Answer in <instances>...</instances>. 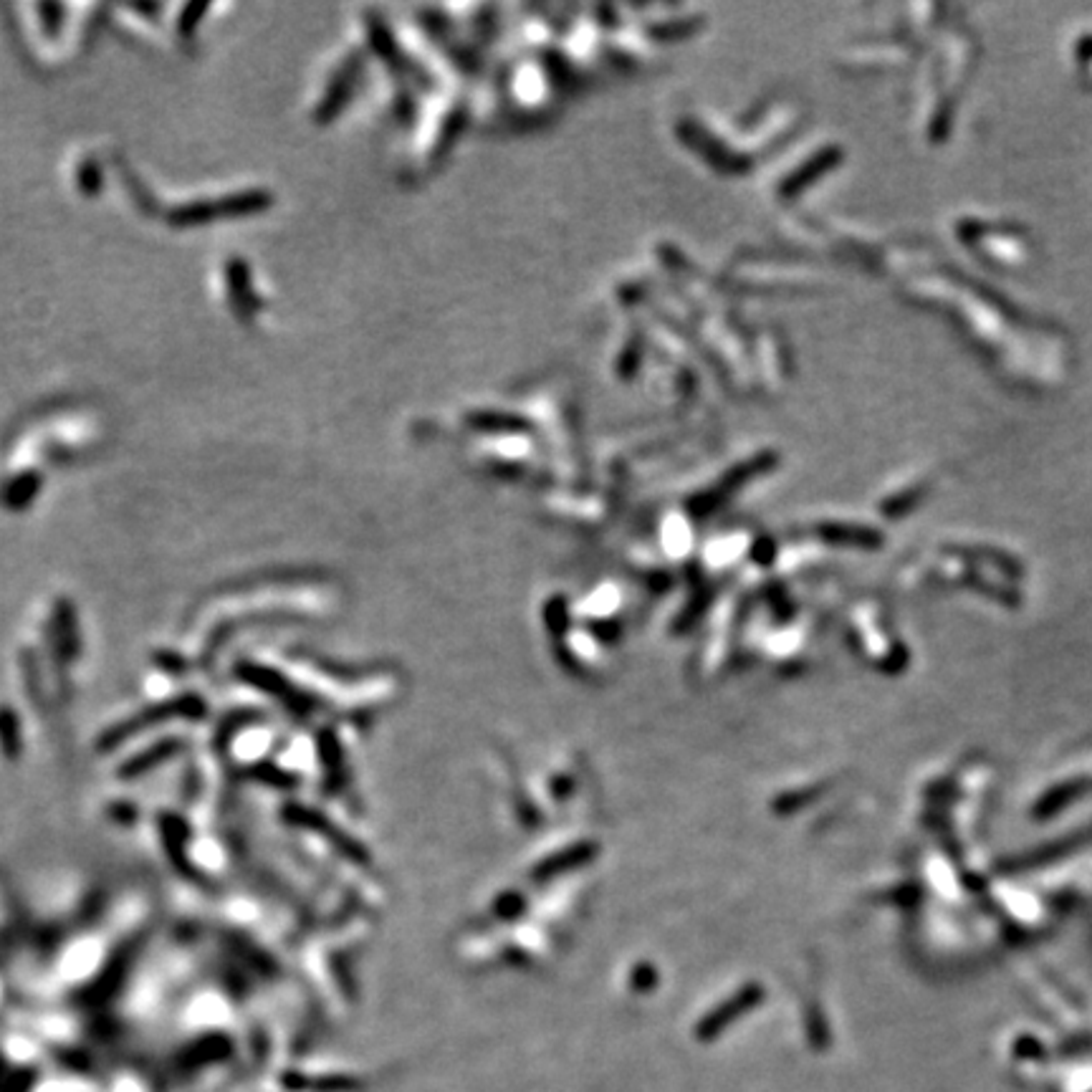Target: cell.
<instances>
[{"label":"cell","instance_id":"1","mask_svg":"<svg viewBox=\"0 0 1092 1092\" xmlns=\"http://www.w3.org/2000/svg\"><path fill=\"white\" fill-rule=\"evenodd\" d=\"M0 747L5 749L8 756L18 754V731H15V721L10 711H0Z\"/></svg>","mask_w":1092,"mask_h":1092}]
</instances>
